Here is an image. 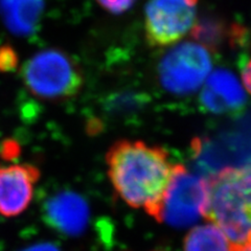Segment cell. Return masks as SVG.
<instances>
[{"label": "cell", "mask_w": 251, "mask_h": 251, "mask_svg": "<svg viewBox=\"0 0 251 251\" xmlns=\"http://www.w3.org/2000/svg\"><path fill=\"white\" fill-rule=\"evenodd\" d=\"M237 251H251V243L250 244H246L243 246H238Z\"/></svg>", "instance_id": "obj_16"}, {"label": "cell", "mask_w": 251, "mask_h": 251, "mask_svg": "<svg viewBox=\"0 0 251 251\" xmlns=\"http://www.w3.org/2000/svg\"><path fill=\"white\" fill-rule=\"evenodd\" d=\"M154 251H166V250H154Z\"/></svg>", "instance_id": "obj_17"}, {"label": "cell", "mask_w": 251, "mask_h": 251, "mask_svg": "<svg viewBox=\"0 0 251 251\" xmlns=\"http://www.w3.org/2000/svg\"><path fill=\"white\" fill-rule=\"evenodd\" d=\"M42 11V0H0V15L15 35L34 33Z\"/></svg>", "instance_id": "obj_10"}, {"label": "cell", "mask_w": 251, "mask_h": 251, "mask_svg": "<svg viewBox=\"0 0 251 251\" xmlns=\"http://www.w3.org/2000/svg\"><path fill=\"white\" fill-rule=\"evenodd\" d=\"M208 191L205 179L188 172L182 164H176L157 221L175 227L193 225L204 215Z\"/></svg>", "instance_id": "obj_4"}, {"label": "cell", "mask_w": 251, "mask_h": 251, "mask_svg": "<svg viewBox=\"0 0 251 251\" xmlns=\"http://www.w3.org/2000/svg\"><path fill=\"white\" fill-rule=\"evenodd\" d=\"M203 217L219 227L235 246L251 243V164L226 168L208 180Z\"/></svg>", "instance_id": "obj_2"}, {"label": "cell", "mask_w": 251, "mask_h": 251, "mask_svg": "<svg viewBox=\"0 0 251 251\" xmlns=\"http://www.w3.org/2000/svg\"><path fill=\"white\" fill-rule=\"evenodd\" d=\"M198 0H149L145 10V33L154 47L174 45L193 29Z\"/></svg>", "instance_id": "obj_6"}, {"label": "cell", "mask_w": 251, "mask_h": 251, "mask_svg": "<svg viewBox=\"0 0 251 251\" xmlns=\"http://www.w3.org/2000/svg\"><path fill=\"white\" fill-rule=\"evenodd\" d=\"M18 57L15 50L10 45L0 47V72H13L17 67Z\"/></svg>", "instance_id": "obj_12"}, {"label": "cell", "mask_w": 251, "mask_h": 251, "mask_svg": "<svg viewBox=\"0 0 251 251\" xmlns=\"http://www.w3.org/2000/svg\"><path fill=\"white\" fill-rule=\"evenodd\" d=\"M106 161L117 195L157 220L175 167L168 153L144 141L121 140L110 148Z\"/></svg>", "instance_id": "obj_1"}, {"label": "cell", "mask_w": 251, "mask_h": 251, "mask_svg": "<svg viewBox=\"0 0 251 251\" xmlns=\"http://www.w3.org/2000/svg\"><path fill=\"white\" fill-rule=\"evenodd\" d=\"M243 84H244L245 89L251 93V60L245 65L242 74Z\"/></svg>", "instance_id": "obj_14"}, {"label": "cell", "mask_w": 251, "mask_h": 251, "mask_svg": "<svg viewBox=\"0 0 251 251\" xmlns=\"http://www.w3.org/2000/svg\"><path fill=\"white\" fill-rule=\"evenodd\" d=\"M238 246L213 223L196 226L186 234L184 251H237Z\"/></svg>", "instance_id": "obj_11"}, {"label": "cell", "mask_w": 251, "mask_h": 251, "mask_svg": "<svg viewBox=\"0 0 251 251\" xmlns=\"http://www.w3.org/2000/svg\"><path fill=\"white\" fill-rule=\"evenodd\" d=\"M44 218L52 228L61 233H81L89 219L86 201L73 192H62L52 196L44 204Z\"/></svg>", "instance_id": "obj_9"}, {"label": "cell", "mask_w": 251, "mask_h": 251, "mask_svg": "<svg viewBox=\"0 0 251 251\" xmlns=\"http://www.w3.org/2000/svg\"><path fill=\"white\" fill-rule=\"evenodd\" d=\"M39 178L40 171L31 164L0 169V215L13 218L23 213L33 199Z\"/></svg>", "instance_id": "obj_7"}, {"label": "cell", "mask_w": 251, "mask_h": 251, "mask_svg": "<svg viewBox=\"0 0 251 251\" xmlns=\"http://www.w3.org/2000/svg\"><path fill=\"white\" fill-rule=\"evenodd\" d=\"M200 100L203 108L211 113H233L244 107L246 94L237 76L229 70L220 68L204 82Z\"/></svg>", "instance_id": "obj_8"}, {"label": "cell", "mask_w": 251, "mask_h": 251, "mask_svg": "<svg viewBox=\"0 0 251 251\" xmlns=\"http://www.w3.org/2000/svg\"><path fill=\"white\" fill-rule=\"evenodd\" d=\"M23 251H59V249L49 243H42V244L30 246Z\"/></svg>", "instance_id": "obj_15"}, {"label": "cell", "mask_w": 251, "mask_h": 251, "mask_svg": "<svg viewBox=\"0 0 251 251\" xmlns=\"http://www.w3.org/2000/svg\"><path fill=\"white\" fill-rule=\"evenodd\" d=\"M26 88L43 100H64L75 97L83 86L82 70L61 50H46L28 59L22 67Z\"/></svg>", "instance_id": "obj_3"}, {"label": "cell", "mask_w": 251, "mask_h": 251, "mask_svg": "<svg viewBox=\"0 0 251 251\" xmlns=\"http://www.w3.org/2000/svg\"><path fill=\"white\" fill-rule=\"evenodd\" d=\"M211 70L207 47L201 43L183 42L172 47L161 59L159 81L167 91L185 96L198 90Z\"/></svg>", "instance_id": "obj_5"}, {"label": "cell", "mask_w": 251, "mask_h": 251, "mask_svg": "<svg viewBox=\"0 0 251 251\" xmlns=\"http://www.w3.org/2000/svg\"><path fill=\"white\" fill-rule=\"evenodd\" d=\"M103 9L113 14L124 13L133 5L136 0H97Z\"/></svg>", "instance_id": "obj_13"}]
</instances>
